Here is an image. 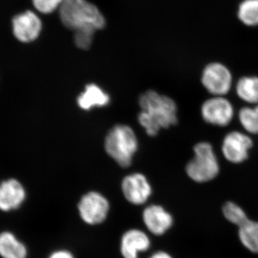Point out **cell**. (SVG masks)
<instances>
[{"instance_id": "e0dca14e", "label": "cell", "mask_w": 258, "mask_h": 258, "mask_svg": "<svg viewBox=\"0 0 258 258\" xmlns=\"http://www.w3.org/2000/svg\"><path fill=\"white\" fill-rule=\"evenodd\" d=\"M238 228L241 243L252 253L258 254V222L249 219Z\"/></svg>"}, {"instance_id": "d6986e66", "label": "cell", "mask_w": 258, "mask_h": 258, "mask_svg": "<svg viewBox=\"0 0 258 258\" xmlns=\"http://www.w3.org/2000/svg\"><path fill=\"white\" fill-rule=\"evenodd\" d=\"M238 119L246 133L258 134V104L245 106L238 112Z\"/></svg>"}, {"instance_id": "9c48e42d", "label": "cell", "mask_w": 258, "mask_h": 258, "mask_svg": "<svg viewBox=\"0 0 258 258\" xmlns=\"http://www.w3.org/2000/svg\"><path fill=\"white\" fill-rule=\"evenodd\" d=\"M12 28L17 40L23 43H30L40 36L42 23L36 13L28 10L13 18Z\"/></svg>"}, {"instance_id": "6da1fadb", "label": "cell", "mask_w": 258, "mask_h": 258, "mask_svg": "<svg viewBox=\"0 0 258 258\" xmlns=\"http://www.w3.org/2000/svg\"><path fill=\"white\" fill-rule=\"evenodd\" d=\"M139 103L142 110L139 115V122L148 135L154 137L161 128L177 124L178 108L172 98L148 91L140 96Z\"/></svg>"}, {"instance_id": "8992f818", "label": "cell", "mask_w": 258, "mask_h": 258, "mask_svg": "<svg viewBox=\"0 0 258 258\" xmlns=\"http://www.w3.org/2000/svg\"><path fill=\"white\" fill-rule=\"evenodd\" d=\"M204 121L217 126H227L235 115L233 105L225 96H212L201 106Z\"/></svg>"}, {"instance_id": "5bb4252c", "label": "cell", "mask_w": 258, "mask_h": 258, "mask_svg": "<svg viewBox=\"0 0 258 258\" xmlns=\"http://www.w3.org/2000/svg\"><path fill=\"white\" fill-rule=\"evenodd\" d=\"M78 104L83 110H89L95 106L103 107L108 104L110 98L96 85L88 84L84 92L78 98Z\"/></svg>"}, {"instance_id": "9a60e30c", "label": "cell", "mask_w": 258, "mask_h": 258, "mask_svg": "<svg viewBox=\"0 0 258 258\" xmlns=\"http://www.w3.org/2000/svg\"><path fill=\"white\" fill-rule=\"evenodd\" d=\"M237 96L242 101L251 105L258 104L257 76H243L238 80L235 86Z\"/></svg>"}, {"instance_id": "4fadbf2b", "label": "cell", "mask_w": 258, "mask_h": 258, "mask_svg": "<svg viewBox=\"0 0 258 258\" xmlns=\"http://www.w3.org/2000/svg\"><path fill=\"white\" fill-rule=\"evenodd\" d=\"M25 196V189L18 180L10 179L3 181L0 184V210L8 212L19 208Z\"/></svg>"}, {"instance_id": "ba28073f", "label": "cell", "mask_w": 258, "mask_h": 258, "mask_svg": "<svg viewBox=\"0 0 258 258\" xmlns=\"http://www.w3.org/2000/svg\"><path fill=\"white\" fill-rule=\"evenodd\" d=\"M78 209L80 216L86 224L99 225L108 216L110 205L108 200L101 194L91 191L83 196Z\"/></svg>"}, {"instance_id": "30bf717a", "label": "cell", "mask_w": 258, "mask_h": 258, "mask_svg": "<svg viewBox=\"0 0 258 258\" xmlns=\"http://www.w3.org/2000/svg\"><path fill=\"white\" fill-rule=\"evenodd\" d=\"M122 191L129 203L143 205L152 195V187L143 174L136 173L125 176L122 181Z\"/></svg>"}, {"instance_id": "3957f363", "label": "cell", "mask_w": 258, "mask_h": 258, "mask_svg": "<svg viewBox=\"0 0 258 258\" xmlns=\"http://www.w3.org/2000/svg\"><path fill=\"white\" fill-rule=\"evenodd\" d=\"M137 148L136 134L128 125H115L105 139L107 154L121 167H128L132 164Z\"/></svg>"}, {"instance_id": "7c38bea8", "label": "cell", "mask_w": 258, "mask_h": 258, "mask_svg": "<svg viewBox=\"0 0 258 258\" xmlns=\"http://www.w3.org/2000/svg\"><path fill=\"white\" fill-rule=\"evenodd\" d=\"M150 245V239L145 232L132 229L122 236L120 252L123 258H138L139 254L147 251Z\"/></svg>"}, {"instance_id": "2e32d148", "label": "cell", "mask_w": 258, "mask_h": 258, "mask_svg": "<svg viewBox=\"0 0 258 258\" xmlns=\"http://www.w3.org/2000/svg\"><path fill=\"white\" fill-rule=\"evenodd\" d=\"M0 254L4 258H25L27 249L10 232L0 235Z\"/></svg>"}, {"instance_id": "7a4b0ae2", "label": "cell", "mask_w": 258, "mask_h": 258, "mask_svg": "<svg viewBox=\"0 0 258 258\" xmlns=\"http://www.w3.org/2000/svg\"><path fill=\"white\" fill-rule=\"evenodd\" d=\"M59 14L64 26L74 31L88 28L102 30L106 26V19L101 11L86 0H63Z\"/></svg>"}, {"instance_id": "44dd1931", "label": "cell", "mask_w": 258, "mask_h": 258, "mask_svg": "<svg viewBox=\"0 0 258 258\" xmlns=\"http://www.w3.org/2000/svg\"><path fill=\"white\" fill-rule=\"evenodd\" d=\"M96 29L88 28L80 29L75 32L74 40L76 46L82 50H88L92 45Z\"/></svg>"}, {"instance_id": "cb8c5ba5", "label": "cell", "mask_w": 258, "mask_h": 258, "mask_svg": "<svg viewBox=\"0 0 258 258\" xmlns=\"http://www.w3.org/2000/svg\"><path fill=\"white\" fill-rule=\"evenodd\" d=\"M149 258H173L170 254L164 251H159L152 254Z\"/></svg>"}, {"instance_id": "5b68a950", "label": "cell", "mask_w": 258, "mask_h": 258, "mask_svg": "<svg viewBox=\"0 0 258 258\" xmlns=\"http://www.w3.org/2000/svg\"><path fill=\"white\" fill-rule=\"evenodd\" d=\"M203 87L212 96H225L232 88L233 78L230 69L221 62H210L202 73Z\"/></svg>"}, {"instance_id": "ac0fdd59", "label": "cell", "mask_w": 258, "mask_h": 258, "mask_svg": "<svg viewBox=\"0 0 258 258\" xmlns=\"http://www.w3.org/2000/svg\"><path fill=\"white\" fill-rule=\"evenodd\" d=\"M237 18L245 26H258V0H243L237 9Z\"/></svg>"}, {"instance_id": "7402d4cb", "label": "cell", "mask_w": 258, "mask_h": 258, "mask_svg": "<svg viewBox=\"0 0 258 258\" xmlns=\"http://www.w3.org/2000/svg\"><path fill=\"white\" fill-rule=\"evenodd\" d=\"M34 8L44 15L51 14L60 8L63 0H32Z\"/></svg>"}, {"instance_id": "ffe728a7", "label": "cell", "mask_w": 258, "mask_h": 258, "mask_svg": "<svg viewBox=\"0 0 258 258\" xmlns=\"http://www.w3.org/2000/svg\"><path fill=\"white\" fill-rule=\"evenodd\" d=\"M224 216L231 223L240 227L249 220L241 207L232 202H227L222 208Z\"/></svg>"}, {"instance_id": "277c9868", "label": "cell", "mask_w": 258, "mask_h": 258, "mask_svg": "<svg viewBox=\"0 0 258 258\" xmlns=\"http://www.w3.org/2000/svg\"><path fill=\"white\" fill-rule=\"evenodd\" d=\"M194 157L186 166V173L195 182L206 183L220 173V164L212 144L201 142L193 148Z\"/></svg>"}, {"instance_id": "8fae6325", "label": "cell", "mask_w": 258, "mask_h": 258, "mask_svg": "<svg viewBox=\"0 0 258 258\" xmlns=\"http://www.w3.org/2000/svg\"><path fill=\"white\" fill-rule=\"evenodd\" d=\"M143 221L148 230L155 235L166 233L173 225V217L159 205H151L144 210Z\"/></svg>"}, {"instance_id": "603a6c76", "label": "cell", "mask_w": 258, "mask_h": 258, "mask_svg": "<svg viewBox=\"0 0 258 258\" xmlns=\"http://www.w3.org/2000/svg\"><path fill=\"white\" fill-rule=\"evenodd\" d=\"M48 258H75L74 254L66 249L55 251L50 254Z\"/></svg>"}, {"instance_id": "52a82bcc", "label": "cell", "mask_w": 258, "mask_h": 258, "mask_svg": "<svg viewBox=\"0 0 258 258\" xmlns=\"http://www.w3.org/2000/svg\"><path fill=\"white\" fill-rule=\"evenodd\" d=\"M252 147L253 141L248 134L232 131L224 138L221 151L226 160L232 164H240L248 159L249 150Z\"/></svg>"}]
</instances>
